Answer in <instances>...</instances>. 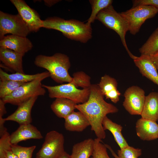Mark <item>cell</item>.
I'll return each mask as SVG.
<instances>
[{"mask_svg": "<svg viewBox=\"0 0 158 158\" xmlns=\"http://www.w3.org/2000/svg\"><path fill=\"white\" fill-rule=\"evenodd\" d=\"M90 90L87 101L77 104L75 107L87 118L91 130L94 131L97 138L102 140L106 136L102 124L103 119L107 114L117 113L118 109L116 107L104 100V96L97 84H92Z\"/></svg>", "mask_w": 158, "mask_h": 158, "instance_id": "cell-1", "label": "cell"}, {"mask_svg": "<svg viewBox=\"0 0 158 158\" xmlns=\"http://www.w3.org/2000/svg\"><path fill=\"white\" fill-rule=\"evenodd\" d=\"M43 27L59 31L68 39L85 43L92 37L91 25L75 19L65 20L57 17L43 20Z\"/></svg>", "mask_w": 158, "mask_h": 158, "instance_id": "cell-2", "label": "cell"}, {"mask_svg": "<svg viewBox=\"0 0 158 158\" xmlns=\"http://www.w3.org/2000/svg\"><path fill=\"white\" fill-rule=\"evenodd\" d=\"M34 63L37 67L46 69L51 78L57 83H70L72 80L68 73L70 60L66 55L60 53L51 56L39 55L35 57Z\"/></svg>", "mask_w": 158, "mask_h": 158, "instance_id": "cell-3", "label": "cell"}, {"mask_svg": "<svg viewBox=\"0 0 158 158\" xmlns=\"http://www.w3.org/2000/svg\"><path fill=\"white\" fill-rule=\"evenodd\" d=\"M96 20L117 33L130 58L133 60L136 58V56L133 55L129 51L126 42V35L128 31L127 24L120 13L117 12L112 5L101 10L97 15Z\"/></svg>", "mask_w": 158, "mask_h": 158, "instance_id": "cell-4", "label": "cell"}, {"mask_svg": "<svg viewBox=\"0 0 158 158\" xmlns=\"http://www.w3.org/2000/svg\"><path fill=\"white\" fill-rule=\"evenodd\" d=\"M49 77H50V73L24 83L11 94L2 99L6 104L9 103L18 106L31 97L44 96L46 91L42 86V82Z\"/></svg>", "mask_w": 158, "mask_h": 158, "instance_id": "cell-5", "label": "cell"}, {"mask_svg": "<svg viewBox=\"0 0 158 158\" xmlns=\"http://www.w3.org/2000/svg\"><path fill=\"white\" fill-rule=\"evenodd\" d=\"M158 13V9L149 5H139L120 13L126 21L128 31L135 35L147 19L154 17Z\"/></svg>", "mask_w": 158, "mask_h": 158, "instance_id": "cell-6", "label": "cell"}, {"mask_svg": "<svg viewBox=\"0 0 158 158\" xmlns=\"http://www.w3.org/2000/svg\"><path fill=\"white\" fill-rule=\"evenodd\" d=\"M51 98H63L71 99L77 104L87 101L90 94V88L79 89L71 83L55 86L42 85Z\"/></svg>", "mask_w": 158, "mask_h": 158, "instance_id": "cell-7", "label": "cell"}, {"mask_svg": "<svg viewBox=\"0 0 158 158\" xmlns=\"http://www.w3.org/2000/svg\"><path fill=\"white\" fill-rule=\"evenodd\" d=\"M30 32L18 14L12 15L0 11V40L7 34L26 37Z\"/></svg>", "mask_w": 158, "mask_h": 158, "instance_id": "cell-8", "label": "cell"}, {"mask_svg": "<svg viewBox=\"0 0 158 158\" xmlns=\"http://www.w3.org/2000/svg\"><path fill=\"white\" fill-rule=\"evenodd\" d=\"M63 134L51 130L46 134L42 146L36 154V158H58L65 152Z\"/></svg>", "mask_w": 158, "mask_h": 158, "instance_id": "cell-9", "label": "cell"}, {"mask_svg": "<svg viewBox=\"0 0 158 158\" xmlns=\"http://www.w3.org/2000/svg\"><path fill=\"white\" fill-rule=\"evenodd\" d=\"M123 105L131 115H141L143 108L146 96L144 90L137 86L128 88L124 94Z\"/></svg>", "mask_w": 158, "mask_h": 158, "instance_id": "cell-10", "label": "cell"}, {"mask_svg": "<svg viewBox=\"0 0 158 158\" xmlns=\"http://www.w3.org/2000/svg\"><path fill=\"white\" fill-rule=\"evenodd\" d=\"M18 14L26 24L30 32H37L43 27V20L38 13L30 8L23 0H11Z\"/></svg>", "mask_w": 158, "mask_h": 158, "instance_id": "cell-11", "label": "cell"}, {"mask_svg": "<svg viewBox=\"0 0 158 158\" xmlns=\"http://www.w3.org/2000/svg\"><path fill=\"white\" fill-rule=\"evenodd\" d=\"M33 44L26 37L11 35L5 36L0 41V47L9 49L24 54L31 50Z\"/></svg>", "mask_w": 158, "mask_h": 158, "instance_id": "cell-12", "label": "cell"}, {"mask_svg": "<svg viewBox=\"0 0 158 158\" xmlns=\"http://www.w3.org/2000/svg\"><path fill=\"white\" fill-rule=\"evenodd\" d=\"M38 97H31L18 105L13 113L5 118V121H14L20 125L31 123V110Z\"/></svg>", "mask_w": 158, "mask_h": 158, "instance_id": "cell-13", "label": "cell"}, {"mask_svg": "<svg viewBox=\"0 0 158 158\" xmlns=\"http://www.w3.org/2000/svg\"><path fill=\"white\" fill-rule=\"evenodd\" d=\"M25 55L12 50L0 47V60L7 68L16 72L25 73L23 58Z\"/></svg>", "mask_w": 158, "mask_h": 158, "instance_id": "cell-14", "label": "cell"}, {"mask_svg": "<svg viewBox=\"0 0 158 158\" xmlns=\"http://www.w3.org/2000/svg\"><path fill=\"white\" fill-rule=\"evenodd\" d=\"M135 129L137 135L142 140L158 138V124L156 121L141 118L136 123Z\"/></svg>", "mask_w": 158, "mask_h": 158, "instance_id": "cell-15", "label": "cell"}, {"mask_svg": "<svg viewBox=\"0 0 158 158\" xmlns=\"http://www.w3.org/2000/svg\"><path fill=\"white\" fill-rule=\"evenodd\" d=\"M133 60L142 75L158 85V73L150 56L141 55Z\"/></svg>", "mask_w": 158, "mask_h": 158, "instance_id": "cell-16", "label": "cell"}, {"mask_svg": "<svg viewBox=\"0 0 158 158\" xmlns=\"http://www.w3.org/2000/svg\"><path fill=\"white\" fill-rule=\"evenodd\" d=\"M43 136L40 131L31 123L20 125L10 135L11 143L17 144L19 142L30 139H40Z\"/></svg>", "mask_w": 158, "mask_h": 158, "instance_id": "cell-17", "label": "cell"}, {"mask_svg": "<svg viewBox=\"0 0 158 158\" xmlns=\"http://www.w3.org/2000/svg\"><path fill=\"white\" fill-rule=\"evenodd\" d=\"M97 85L106 99L114 103L119 101L121 94L117 89L118 83L115 78L105 74L101 77Z\"/></svg>", "mask_w": 158, "mask_h": 158, "instance_id": "cell-18", "label": "cell"}, {"mask_svg": "<svg viewBox=\"0 0 158 158\" xmlns=\"http://www.w3.org/2000/svg\"><path fill=\"white\" fill-rule=\"evenodd\" d=\"M64 119L65 128L68 131L80 132L90 126L87 118L79 111H74Z\"/></svg>", "mask_w": 158, "mask_h": 158, "instance_id": "cell-19", "label": "cell"}, {"mask_svg": "<svg viewBox=\"0 0 158 158\" xmlns=\"http://www.w3.org/2000/svg\"><path fill=\"white\" fill-rule=\"evenodd\" d=\"M141 118L158 120V92H152L146 96Z\"/></svg>", "mask_w": 158, "mask_h": 158, "instance_id": "cell-20", "label": "cell"}, {"mask_svg": "<svg viewBox=\"0 0 158 158\" xmlns=\"http://www.w3.org/2000/svg\"><path fill=\"white\" fill-rule=\"evenodd\" d=\"M77 104L69 99L57 98L51 105L50 108L57 116L64 118L74 111Z\"/></svg>", "mask_w": 158, "mask_h": 158, "instance_id": "cell-21", "label": "cell"}, {"mask_svg": "<svg viewBox=\"0 0 158 158\" xmlns=\"http://www.w3.org/2000/svg\"><path fill=\"white\" fill-rule=\"evenodd\" d=\"M94 145V140L91 138L75 144L72 147L71 158H90L93 153Z\"/></svg>", "mask_w": 158, "mask_h": 158, "instance_id": "cell-22", "label": "cell"}, {"mask_svg": "<svg viewBox=\"0 0 158 158\" xmlns=\"http://www.w3.org/2000/svg\"><path fill=\"white\" fill-rule=\"evenodd\" d=\"M102 124L104 130H108L112 133L120 149L129 146L122 134L123 127L120 125L113 122L107 116L103 119Z\"/></svg>", "mask_w": 158, "mask_h": 158, "instance_id": "cell-23", "label": "cell"}, {"mask_svg": "<svg viewBox=\"0 0 158 158\" xmlns=\"http://www.w3.org/2000/svg\"><path fill=\"white\" fill-rule=\"evenodd\" d=\"M49 73V72L47 71L32 75L18 72L8 74L0 68V80H11L22 83H26L32 81Z\"/></svg>", "mask_w": 158, "mask_h": 158, "instance_id": "cell-24", "label": "cell"}, {"mask_svg": "<svg viewBox=\"0 0 158 158\" xmlns=\"http://www.w3.org/2000/svg\"><path fill=\"white\" fill-rule=\"evenodd\" d=\"M141 55L151 56L158 52V27L139 49Z\"/></svg>", "mask_w": 158, "mask_h": 158, "instance_id": "cell-25", "label": "cell"}, {"mask_svg": "<svg viewBox=\"0 0 158 158\" xmlns=\"http://www.w3.org/2000/svg\"><path fill=\"white\" fill-rule=\"evenodd\" d=\"M89 2L92 7V12L90 16L86 23L91 25L96 20L98 14L102 10L112 5V0H90Z\"/></svg>", "mask_w": 158, "mask_h": 158, "instance_id": "cell-26", "label": "cell"}, {"mask_svg": "<svg viewBox=\"0 0 158 158\" xmlns=\"http://www.w3.org/2000/svg\"><path fill=\"white\" fill-rule=\"evenodd\" d=\"M24 83L11 80H0V99L9 95Z\"/></svg>", "mask_w": 158, "mask_h": 158, "instance_id": "cell-27", "label": "cell"}, {"mask_svg": "<svg viewBox=\"0 0 158 158\" xmlns=\"http://www.w3.org/2000/svg\"><path fill=\"white\" fill-rule=\"evenodd\" d=\"M72 80L71 83L77 87H80L83 89L90 88L91 78L84 72H76L73 75Z\"/></svg>", "mask_w": 158, "mask_h": 158, "instance_id": "cell-28", "label": "cell"}, {"mask_svg": "<svg viewBox=\"0 0 158 158\" xmlns=\"http://www.w3.org/2000/svg\"><path fill=\"white\" fill-rule=\"evenodd\" d=\"M36 147L35 145L26 147L12 144L11 150L18 158H32V153Z\"/></svg>", "mask_w": 158, "mask_h": 158, "instance_id": "cell-29", "label": "cell"}, {"mask_svg": "<svg viewBox=\"0 0 158 158\" xmlns=\"http://www.w3.org/2000/svg\"><path fill=\"white\" fill-rule=\"evenodd\" d=\"M94 140V150L92 158H110L109 156L107 148L105 144L102 142V140L96 138Z\"/></svg>", "mask_w": 158, "mask_h": 158, "instance_id": "cell-30", "label": "cell"}, {"mask_svg": "<svg viewBox=\"0 0 158 158\" xmlns=\"http://www.w3.org/2000/svg\"><path fill=\"white\" fill-rule=\"evenodd\" d=\"M142 154V150L128 146L118 150L117 156L119 158H138Z\"/></svg>", "mask_w": 158, "mask_h": 158, "instance_id": "cell-31", "label": "cell"}, {"mask_svg": "<svg viewBox=\"0 0 158 158\" xmlns=\"http://www.w3.org/2000/svg\"><path fill=\"white\" fill-rule=\"evenodd\" d=\"M10 135L7 132L0 136V158H5L6 152L12 151Z\"/></svg>", "mask_w": 158, "mask_h": 158, "instance_id": "cell-32", "label": "cell"}, {"mask_svg": "<svg viewBox=\"0 0 158 158\" xmlns=\"http://www.w3.org/2000/svg\"><path fill=\"white\" fill-rule=\"evenodd\" d=\"M133 7L139 5H149L158 9V0H134L132 1Z\"/></svg>", "mask_w": 158, "mask_h": 158, "instance_id": "cell-33", "label": "cell"}, {"mask_svg": "<svg viewBox=\"0 0 158 158\" xmlns=\"http://www.w3.org/2000/svg\"><path fill=\"white\" fill-rule=\"evenodd\" d=\"M150 56L158 71V52Z\"/></svg>", "mask_w": 158, "mask_h": 158, "instance_id": "cell-34", "label": "cell"}, {"mask_svg": "<svg viewBox=\"0 0 158 158\" xmlns=\"http://www.w3.org/2000/svg\"><path fill=\"white\" fill-rule=\"evenodd\" d=\"M44 1L45 5L48 7H51L61 1L58 0H44Z\"/></svg>", "mask_w": 158, "mask_h": 158, "instance_id": "cell-35", "label": "cell"}, {"mask_svg": "<svg viewBox=\"0 0 158 158\" xmlns=\"http://www.w3.org/2000/svg\"><path fill=\"white\" fill-rule=\"evenodd\" d=\"M5 158H18L14 154L12 151L7 152L6 154Z\"/></svg>", "mask_w": 158, "mask_h": 158, "instance_id": "cell-36", "label": "cell"}, {"mask_svg": "<svg viewBox=\"0 0 158 158\" xmlns=\"http://www.w3.org/2000/svg\"><path fill=\"white\" fill-rule=\"evenodd\" d=\"M105 145L106 146L107 148L110 151L111 154L115 158H119L117 155L116 154V153L109 145L107 144H105Z\"/></svg>", "mask_w": 158, "mask_h": 158, "instance_id": "cell-37", "label": "cell"}, {"mask_svg": "<svg viewBox=\"0 0 158 158\" xmlns=\"http://www.w3.org/2000/svg\"><path fill=\"white\" fill-rule=\"evenodd\" d=\"M58 158H71V157L70 155L65 151Z\"/></svg>", "mask_w": 158, "mask_h": 158, "instance_id": "cell-38", "label": "cell"}, {"mask_svg": "<svg viewBox=\"0 0 158 158\" xmlns=\"http://www.w3.org/2000/svg\"><path fill=\"white\" fill-rule=\"evenodd\" d=\"M91 158H92V157H91Z\"/></svg>", "mask_w": 158, "mask_h": 158, "instance_id": "cell-39", "label": "cell"}]
</instances>
